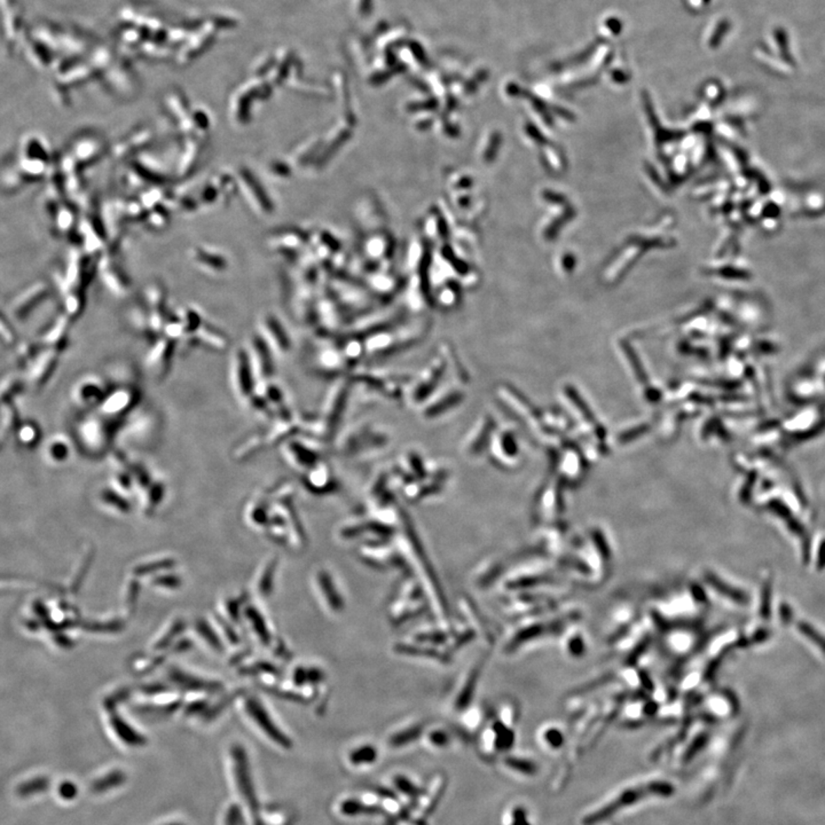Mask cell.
Segmentation results:
<instances>
[{
	"mask_svg": "<svg viewBox=\"0 0 825 825\" xmlns=\"http://www.w3.org/2000/svg\"><path fill=\"white\" fill-rule=\"evenodd\" d=\"M673 791L674 787L668 782H649L645 784L633 787V789L621 792L616 799L602 807L601 810L591 812V815L586 817L584 823L585 825L596 824V823L602 822L604 819H609L616 812L623 808H626L629 805H632V803L634 805V803L645 799V797H650V796L668 797L673 794Z\"/></svg>",
	"mask_w": 825,
	"mask_h": 825,
	"instance_id": "6da1fadb",
	"label": "cell"
},
{
	"mask_svg": "<svg viewBox=\"0 0 825 825\" xmlns=\"http://www.w3.org/2000/svg\"><path fill=\"white\" fill-rule=\"evenodd\" d=\"M648 644H649L648 641L642 642L641 644H640L639 647H637V648H636L635 651L633 652L632 656H630V657H629L628 661H629V663H630V664H632V663H635L636 659H637V658H639V656L642 655V654H643V652H644L645 648H647V647H648Z\"/></svg>",
	"mask_w": 825,
	"mask_h": 825,
	"instance_id": "484cf974",
	"label": "cell"
},
{
	"mask_svg": "<svg viewBox=\"0 0 825 825\" xmlns=\"http://www.w3.org/2000/svg\"><path fill=\"white\" fill-rule=\"evenodd\" d=\"M247 710L249 711L251 717H253V720L258 722L264 731H269L271 736L274 737V738H280L281 742H283V738L278 735L280 733L276 729H274L272 722L269 721V717H267V713H265V711L262 710L260 704L256 702H249L247 704Z\"/></svg>",
	"mask_w": 825,
	"mask_h": 825,
	"instance_id": "4fadbf2b",
	"label": "cell"
},
{
	"mask_svg": "<svg viewBox=\"0 0 825 825\" xmlns=\"http://www.w3.org/2000/svg\"><path fill=\"white\" fill-rule=\"evenodd\" d=\"M130 472L133 487H134V494L139 493L140 491H143L154 479L148 468L139 462L131 463Z\"/></svg>",
	"mask_w": 825,
	"mask_h": 825,
	"instance_id": "5bb4252c",
	"label": "cell"
},
{
	"mask_svg": "<svg viewBox=\"0 0 825 825\" xmlns=\"http://www.w3.org/2000/svg\"><path fill=\"white\" fill-rule=\"evenodd\" d=\"M258 335L264 339L266 345L274 355L282 358L288 354L290 350V341L285 334V329L274 316L264 314L260 316L257 323Z\"/></svg>",
	"mask_w": 825,
	"mask_h": 825,
	"instance_id": "8992f818",
	"label": "cell"
},
{
	"mask_svg": "<svg viewBox=\"0 0 825 825\" xmlns=\"http://www.w3.org/2000/svg\"><path fill=\"white\" fill-rule=\"evenodd\" d=\"M104 495H105V502L107 503V506L111 507V509L114 512H120V515H127V512H130L129 499L116 491L111 488V490L106 491Z\"/></svg>",
	"mask_w": 825,
	"mask_h": 825,
	"instance_id": "9a60e30c",
	"label": "cell"
},
{
	"mask_svg": "<svg viewBox=\"0 0 825 825\" xmlns=\"http://www.w3.org/2000/svg\"><path fill=\"white\" fill-rule=\"evenodd\" d=\"M230 383L232 391L242 404H246L255 393L256 380L253 376L249 358L244 348H237L232 353L230 362Z\"/></svg>",
	"mask_w": 825,
	"mask_h": 825,
	"instance_id": "7a4b0ae2",
	"label": "cell"
},
{
	"mask_svg": "<svg viewBox=\"0 0 825 825\" xmlns=\"http://www.w3.org/2000/svg\"><path fill=\"white\" fill-rule=\"evenodd\" d=\"M377 758V751L372 747H362L360 749H354L351 754V762L354 765H368L372 762L375 761Z\"/></svg>",
	"mask_w": 825,
	"mask_h": 825,
	"instance_id": "ac0fdd59",
	"label": "cell"
},
{
	"mask_svg": "<svg viewBox=\"0 0 825 825\" xmlns=\"http://www.w3.org/2000/svg\"><path fill=\"white\" fill-rule=\"evenodd\" d=\"M266 445L265 437L260 436V435H255V436L250 437L246 443L242 444L240 447H237V453H235V458H244L247 456H253L258 449H262V446Z\"/></svg>",
	"mask_w": 825,
	"mask_h": 825,
	"instance_id": "e0dca14e",
	"label": "cell"
},
{
	"mask_svg": "<svg viewBox=\"0 0 825 825\" xmlns=\"http://www.w3.org/2000/svg\"><path fill=\"white\" fill-rule=\"evenodd\" d=\"M770 603H772V582L767 581L762 591L761 616L763 619H769L770 616Z\"/></svg>",
	"mask_w": 825,
	"mask_h": 825,
	"instance_id": "ffe728a7",
	"label": "cell"
},
{
	"mask_svg": "<svg viewBox=\"0 0 825 825\" xmlns=\"http://www.w3.org/2000/svg\"><path fill=\"white\" fill-rule=\"evenodd\" d=\"M705 579L708 584L718 591L720 594L724 595L726 598H731L733 601L740 604H747L749 602V596H747L744 591L740 589L733 588L731 586L727 585L726 582L722 581L718 577L712 574V573H705Z\"/></svg>",
	"mask_w": 825,
	"mask_h": 825,
	"instance_id": "8fae6325",
	"label": "cell"
},
{
	"mask_svg": "<svg viewBox=\"0 0 825 825\" xmlns=\"http://www.w3.org/2000/svg\"><path fill=\"white\" fill-rule=\"evenodd\" d=\"M244 348L247 351L256 383L271 380L274 372V354L269 350L264 339L258 334L250 336Z\"/></svg>",
	"mask_w": 825,
	"mask_h": 825,
	"instance_id": "277c9868",
	"label": "cell"
},
{
	"mask_svg": "<svg viewBox=\"0 0 825 825\" xmlns=\"http://www.w3.org/2000/svg\"><path fill=\"white\" fill-rule=\"evenodd\" d=\"M282 454L289 465H292L295 469H298V470H303V469H306V467H310L314 458L313 453H311L305 446L298 443L296 440L294 442L288 440L282 447Z\"/></svg>",
	"mask_w": 825,
	"mask_h": 825,
	"instance_id": "52a82bcc",
	"label": "cell"
},
{
	"mask_svg": "<svg viewBox=\"0 0 825 825\" xmlns=\"http://www.w3.org/2000/svg\"><path fill=\"white\" fill-rule=\"evenodd\" d=\"M640 677H641L642 684L645 686V689H654V688H652V682L651 681L649 680V677L647 675V674L642 672V673H640Z\"/></svg>",
	"mask_w": 825,
	"mask_h": 825,
	"instance_id": "f1b7e54d",
	"label": "cell"
},
{
	"mask_svg": "<svg viewBox=\"0 0 825 825\" xmlns=\"http://www.w3.org/2000/svg\"><path fill=\"white\" fill-rule=\"evenodd\" d=\"M194 341H199L206 348L218 350V351L225 350L227 348L228 344L227 339L222 332H219L218 329H215L213 327L203 325V323L194 334Z\"/></svg>",
	"mask_w": 825,
	"mask_h": 825,
	"instance_id": "9c48e42d",
	"label": "cell"
},
{
	"mask_svg": "<svg viewBox=\"0 0 825 825\" xmlns=\"http://www.w3.org/2000/svg\"><path fill=\"white\" fill-rule=\"evenodd\" d=\"M798 627H799L800 632L803 633V635L806 636V637H808L814 644L817 645L824 652L825 655V636L819 634L814 627L810 626V623H803H803H800L798 625Z\"/></svg>",
	"mask_w": 825,
	"mask_h": 825,
	"instance_id": "d6986e66",
	"label": "cell"
},
{
	"mask_svg": "<svg viewBox=\"0 0 825 825\" xmlns=\"http://www.w3.org/2000/svg\"><path fill=\"white\" fill-rule=\"evenodd\" d=\"M817 569L822 571L825 569V540H823L822 544L819 546V560H817Z\"/></svg>",
	"mask_w": 825,
	"mask_h": 825,
	"instance_id": "83f0119b",
	"label": "cell"
},
{
	"mask_svg": "<svg viewBox=\"0 0 825 825\" xmlns=\"http://www.w3.org/2000/svg\"><path fill=\"white\" fill-rule=\"evenodd\" d=\"M165 486L167 485L164 484V481L154 478L143 491H140L136 497L139 499L143 512H153L155 510L156 507L162 502V500L164 499L167 491Z\"/></svg>",
	"mask_w": 825,
	"mask_h": 825,
	"instance_id": "ba28073f",
	"label": "cell"
},
{
	"mask_svg": "<svg viewBox=\"0 0 825 825\" xmlns=\"http://www.w3.org/2000/svg\"><path fill=\"white\" fill-rule=\"evenodd\" d=\"M246 515H247L248 521L253 526H257V528L265 526L269 521V510H267V507H266L265 500L262 499L260 497L253 498L248 503Z\"/></svg>",
	"mask_w": 825,
	"mask_h": 825,
	"instance_id": "30bf717a",
	"label": "cell"
},
{
	"mask_svg": "<svg viewBox=\"0 0 825 825\" xmlns=\"http://www.w3.org/2000/svg\"><path fill=\"white\" fill-rule=\"evenodd\" d=\"M688 6L695 10H702L707 6L711 0H686Z\"/></svg>",
	"mask_w": 825,
	"mask_h": 825,
	"instance_id": "d4e9b609",
	"label": "cell"
},
{
	"mask_svg": "<svg viewBox=\"0 0 825 825\" xmlns=\"http://www.w3.org/2000/svg\"><path fill=\"white\" fill-rule=\"evenodd\" d=\"M176 341L168 337L156 339L150 350L146 354V370L153 380L161 381L167 376L174 362Z\"/></svg>",
	"mask_w": 825,
	"mask_h": 825,
	"instance_id": "3957f363",
	"label": "cell"
},
{
	"mask_svg": "<svg viewBox=\"0 0 825 825\" xmlns=\"http://www.w3.org/2000/svg\"><path fill=\"white\" fill-rule=\"evenodd\" d=\"M570 650L574 655H580L584 651V643H582L580 637H576L572 641L570 642Z\"/></svg>",
	"mask_w": 825,
	"mask_h": 825,
	"instance_id": "603a6c76",
	"label": "cell"
},
{
	"mask_svg": "<svg viewBox=\"0 0 825 825\" xmlns=\"http://www.w3.org/2000/svg\"><path fill=\"white\" fill-rule=\"evenodd\" d=\"M111 486L113 490L116 491L127 499L134 495V487H133L130 468L115 469L114 472L111 474Z\"/></svg>",
	"mask_w": 825,
	"mask_h": 825,
	"instance_id": "7c38bea8",
	"label": "cell"
},
{
	"mask_svg": "<svg viewBox=\"0 0 825 825\" xmlns=\"http://www.w3.org/2000/svg\"><path fill=\"white\" fill-rule=\"evenodd\" d=\"M547 738L550 743L553 744V745H555V747H558V745L562 744V736H560V733H558V731H548Z\"/></svg>",
	"mask_w": 825,
	"mask_h": 825,
	"instance_id": "4316f807",
	"label": "cell"
},
{
	"mask_svg": "<svg viewBox=\"0 0 825 825\" xmlns=\"http://www.w3.org/2000/svg\"><path fill=\"white\" fill-rule=\"evenodd\" d=\"M139 389L134 386H122L115 389L102 402V413L107 418H122L130 413L140 402Z\"/></svg>",
	"mask_w": 825,
	"mask_h": 825,
	"instance_id": "5b68a950",
	"label": "cell"
},
{
	"mask_svg": "<svg viewBox=\"0 0 825 825\" xmlns=\"http://www.w3.org/2000/svg\"><path fill=\"white\" fill-rule=\"evenodd\" d=\"M780 612H781V619L782 621H783V623H784V625H787V623H790L791 619H792V616H794V614H792V610H791V607H789L787 604H783V605H782Z\"/></svg>",
	"mask_w": 825,
	"mask_h": 825,
	"instance_id": "cb8c5ba5",
	"label": "cell"
},
{
	"mask_svg": "<svg viewBox=\"0 0 825 825\" xmlns=\"http://www.w3.org/2000/svg\"><path fill=\"white\" fill-rule=\"evenodd\" d=\"M510 767L512 768H519V772L531 773L535 772V767L530 762L524 761V760H509Z\"/></svg>",
	"mask_w": 825,
	"mask_h": 825,
	"instance_id": "7402d4cb",
	"label": "cell"
},
{
	"mask_svg": "<svg viewBox=\"0 0 825 825\" xmlns=\"http://www.w3.org/2000/svg\"><path fill=\"white\" fill-rule=\"evenodd\" d=\"M623 21L616 16H607L598 23V32L605 38H616L623 31Z\"/></svg>",
	"mask_w": 825,
	"mask_h": 825,
	"instance_id": "2e32d148",
	"label": "cell"
},
{
	"mask_svg": "<svg viewBox=\"0 0 825 825\" xmlns=\"http://www.w3.org/2000/svg\"><path fill=\"white\" fill-rule=\"evenodd\" d=\"M769 508H770V509H772L773 512L776 514V515H778L780 517H781V519H784V521L785 519H789L790 516H792V514H791V510L789 509L787 506H785L784 503L781 502V501H777V500H775V501H772V502L769 503Z\"/></svg>",
	"mask_w": 825,
	"mask_h": 825,
	"instance_id": "44dd1931",
	"label": "cell"
}]
</instances>
